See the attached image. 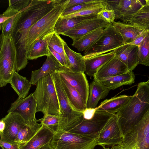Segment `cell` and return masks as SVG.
Instances as JSON below:
<instances>
[{
	"instance_id": "obj_1",
	"label": "cell",
	"mask_w": 149,
	"mask_h": 149,
	"mask_svg": "<svg viewBox=\"0 0 149 149\" xmlns=\"http://www.w3.org/2000/svg\"><path fill=\"white\" fill-rule=\"evenodd\" d=\"M60 0H32L22 13L12 36L16 50L15 70L18 72L27 65L25 48L31 26L49 13Z\"/></svg>"
},
{
	"instance_id": "obj_2",
	"label": "cell",
	"mask_w": 149,
	"mask_h": 149,
	"mask_svg": "<svg viewBox=\"0 0 149 149\" xmlns=\"http://www.w3.org/2000/svg\"><path fill=\"white\" fill-rule=\"evenodd\" d=\"M149 109V85L147 82H141L128 103L116 113L123 138Z\"/></svg>"
},
{
	"instance_id": "obj_3",
	"label": "cell",
	"mask_w": 149,
	"mask_h": 149,
	"mask_svg": "<svg viewBox=\"0 0 149 149\" xmlns=\"http://www.w3.org/2000/svg\"><path fill=\"white\" fill-rule=\"evenodd\" d=\"M33 93L37 104V112L44 115L50 114L61 116L60 107L52 74L37 82Z\"/></svg>"
},
{
	"instance_id": "obj_4",
	"label": "cell",
	"mask_w": 149,
	"mask_h": 149,
	"mask_svg": "<svg viewBox=\"0 0 149 149\" xmlns=\"http://www.w3.org/2000/svg\"><path fill=\"white\" fill-rule=\"evenodd\" d=\"M69 1L60 0L49 13L30 28L25 48L27 56L28 50L36 42L47 35L53 32L57 21L66 8Z\"/></svg>"
},
{
	"instance_id": "obj_5",
	"label": "cell",
	"mask_w": 149,
	"mask_h": 149,
	"mask_svg": "<svg viewBox=\"0 0 149 149\" xmlns=\"http://www.w3.org/2000/svg\"><path fill=\"white\" fill-rule=\"evenodd\" d=\"M0 87L10 83L15 70L16 50L11 35H0Z\"/></svg>"
},
{
	"instance_id": "obj_6",
	"label": "cell",
	"mask_w": 149,
	"mask_h": 149,
	"mask_svg": "<svg viewBox=\"0 0 149 149\" xmlns=\"http://www.w3.org/2000/svg\"><path fill=\"white\" fill-rule=\"evenodd\" d=\"M63 123L61 131H68L79 123L84 119L83 112L75 110L70 104L61 85L59 74L52 73Z\"/></svg>"
},
{
	"instance_id": "obj_7",
	"label": "cell",
	"mask_w": 149,
	"mask_h": 149,
	"mask_svg": "<svg viewBox=\"0 0 149 149\" xmlns=\"http://www.w3.org/2000/svg\"><path fill=\"white\" fill-rule=\"evenodd\" d=\"M124 44L121 36L111 24L104 29L100 38L84 51V57L86 59L106 53Z\"/></svg>"
},
{
	"instance_id": "obj_8",
	"label": "cell",
	"mask_w": 149,
	"mask_h": 149,
	"mask_svg": "<svg viewBox=\"0 0 149 149\" xmlns=\"http://www.w3.org/2000/svg\"><path fill=\"white\" fill-rule=\"evenodd\" d=\"M50 143L54 149H94L97 145V139L65 131L54 134Z\"/></svg>"
},
{
	"instance_id": "obj_9",
	"label": "cell",
	"mask_w": 149,
	"mask_h": 149,
	"mask_svg": "<svg viewBox=\"0 0 149 149\" xmlns=\"http://www.w3.org/2000/svg\"><path fill=\"white\" fill-rule=\"evenodd\" d=\"M37 104L33 93L23 99L18 98L10 105L8 113L19 115L24 119L25 123L38 131L42 125L37 123L36 118Z\"/></svg>"
},
{
	"instance_id": "obj_10",
	"label": "cell",
	"mask_w": 149,
	"mask_h": 149,
	"mask_svg": "<svg viewBox=\"0 0 149 149\" xmlns=\"http://www.w3.org/2000/svg\"><path fill=\"white\" fill-rule=\"evenodd\" d=\"M114 114L96 111L89 119H84L69 132L97 139L108 120Z\"/></svg>"
},
{
	"instance_id": "obj_11",
	"label": "cell",
	"mask_w": 149,
	"mask_h": 149,
	"mask_svg": "<svg viewBox=\"0 0 149 149\" xmlns=\"http://www.w3.org/2000/svg\"><path fill=\"white\" fill-rule=\"evenodd\" d=\"M123 140L116 113L109 119L101 131L97 139V145L112 146L122 144Z\"/></svg>"
},
{
	"instance_id": "obj_12",
	"label": "cell",
	"mask_w": 149,
	"mask_h": 149,
	"mask_svg": "<svg viewBox=\"0 0 149 149\" xmlns=\"http://www.w3.org/2000/svg\"><path fill=\"white\" fill-rule=\"evenodd\" d=\"M55 72L77 91L86 105L89 95V86L84 73L74 72L64 66Z\"/></svg>"
},
{
	"instance_id": "obj_13",
	"label": "cell",
	"mask_w": 149,
	"mask_h": 149,
	"mask_svg": "<svg viewBox=\"0 0 149 149\" xmlns=\"http://www.w3.org/2000/svg\"><path fill=\"white\" fill-rule=\"evenodd\" d=\"M149 132V109L141 120L124 137L122 143L134 148L138 146Z\"/></svg>"
},
{
	"instance_id": "obj_14",
	"label": "cell",
	"mask_w": 149,
	"mask_h": 149,
	"mask_svg": "<svg viewBox=\"0 0 149 149\" xmlns=\"http://www.w3.org/2000/svg\"><path fill=\"white\" fill-rule=\"evenodd\" d=\"M5 123L4 129L0 134V140L13 144L15 141L20 129L26 125L23 118L20 115L13 113H8L3 118Z\"/></svg>"
},
{
	"instance_id": "obj_15",
	"label": "cell",
	"mask_w": 149,
	"mask_h": 149,
	"mask_svg": "<svg viewBox=\"0 0 149 149\" xmlns=\"http://www.w3.org/2000/svg\"><path fill=\"white\" fill-rule=\"evenodd\" d=\"M110 24L98 17L92 19L79 24L76 27L62 34L74 41L97 29H104Z\"/></svg>"
},
{
	"instance_id": "obj_16",
	"label": "cell",
	"mask_w": 149,
	"mask_h": 149,
	"mask_svg": "<svg viewBox=\"0 0 149 149\" xmlns=\"http://www.w3.org/2000/svg\"><path fill=\"white\" fill-rule=\"evenodd\" d=\"M115 56L133 71L139 64V47L130 44H124L114 50Z\"/></svg>"
},
{
	"instance_id": "obj_17",
	"label": "cell",
	"mask_w": 149,
	"mask_h": 149,
	"mask_svg": "<svg viewBox=\"0 0 149 149\" xmlns=\"http://www.w3.org/2000/svg\"><path fill=\"white\" fill-rule=\"evenodd\" d=\"M129 71L127 66L115 56L102 66L93 77L95 80L119 75Z\"/></svg>"
},
{
	"instance_id": "obj_18",
	"label": "cell",
	"mask_w": 149,
	"mask_h": 149,
	"mask_svg": "<svg viewBox=\"0 0 149 149\" xmlns=\"http://www.w3.org/2000/svg\"><path fill=\"white\" fill-rule=\"evenodd\" d=\"M97 17V14L67 18H63L60 16L55 24L53 32L58 35H62L64 33L74 29L81 23Z\"/></svg>"
},
{
	"instance_id": "obj_19",
	"label": "cell",
	"mask_w": 149,
	"mask_h": 149,
	"mask_svg": "<svg viewBox=\"0 0 149 149\" xmlns=\"http://www.w3.org/2000/svg\"><path fill=\"white\" fill-rule=\"evenodd\" d=\"M63 66L51 53L40 68L32 71L30 81L32 84L36 85L40 79L53 73Z\"/></svg>"
},
{
	"instance_id": "obj_20",
	"label": "cell",
	"mask_w": 149,
	"mask_h": 149,
	"mask_svg": "<svg viewBox=\"0 0 149 149\" xmlns=\"http://www.w3.org/2000/svg\"><path fill=\"white\" fill-rule=\"evenodd\" d=\"M41 127L26 143L19 147L20 149H38L51 142L54 133L45 126Z\"/></svg>"
},
{
	"instance_id": "obj_21",
	"label": "cell",
	"mask_w": 149,
	"mask_h": 149,
	"mask_svg": "<svg viewBox=\"0 0 149 149\" xmlns=\"http://www.w3.org/2000/svg\"><path fill=\"white\" fill-rule=\"evenodd\" d=\"M115 56L114 51L85 59L86 74L94 77L99 70Z\"/></svg>"
},
{
	"instance_id": "obj_22",
	"label": "cell",
	"mask_w": 149,
	"mask_h": 149,
	"mask_svg": "<svg viewBox=\"0 0 149 149\" xmlns=\"http://www.w3.org/2000/svg\"><path fill=\"white\" fill-rule=\"evenodd\" d=\"M144 1L145 0H118L114 10L115 19H121L135 13L145 5L146 2Z\"/></svg>"
},
{
	"instance_id": "obj_23",
	"label": "cell",
	"mask_w": 149,
	"mask_h": 149,
	"mask_svg": "<svg viewBox=\"0 0 149 149\" xmlns=\"http://www.w3.org/2000/svg\"><path fill=\"white\" fill-rule=\"evenodd\" d=\"M112 24L121 36L124 44L132 43L144 30L130 23L114 21Z\"/></svg>"
},
{
	"instance_id": "obj_24",
	"label": "cell",
	"mask_w": 149,
	"mask_h": 149,
	"mask_svg": "<svg viewBox=\"0 0 149 149\" xmlns=\"http://www.w3.org/2000/svg\"><path fill=\"white\" fill-rule=\"evenodd\" d=\"M135 77L133 71L101 79L97 81L109 90H115L124 85H131L134 82Z\"/></svg>"
},
{
	"instance_id": "obj_25",
	"label": "cell",
	"mask_w": 149,
	"mask_h": 149,
	"mask_svg": "<svg viewBox=\"0 0 149 149\" xmlns=\"http://www.w3.org/2000/svg\"><path fill=\"white\" fill-rule=\"evenodd\" d=\"M110 90L94 79L90 83L89 95L86 104V108L94 109L99 101L105 98Z\"/></svg>"
},
{
	"instance_id": "obj_26",
	"label": "cell",
	"mask_w": 149,
	"mask_h": 149,
	"mask_svg": "<svg viewBox=\"0 0 149 149\" xmlns=\"http://www.w3.org/2000/svg\"><path fill=\"white\" fill-rule=\"evenodd\" d=\"M123 22L134 25L143 30H149V4L146 3L139 10L121 19Z\"/></svg>"
},
{
	"instance_id": "obj_27",
	"label": "cell",
	"mask_w": 149,
	"mask_h": 149,
	"mask_svg": "<svg viewBox=\"0 0 149 149\" xmlns=\"http://www.w3.org/2000/svg\"><path fill=\"white\" fill-rule=\"evenodd\" d=\"M131 97L132 96L122 95L105 100L95 108L96 110L116 114L127 104Z\"/></svg>"
},
{
	"instance_id": "obj_28",
	"label": "cell",
	"mask_w": 149,
	"mask_h": 149,
	"mask_svg": "<svg viewBox=\"0 0 149 149\" xmlns=\"http://www.w3.org/2000/svg\"><path fill=\"white\" fill-rule=\"evenodd\" d=\"M59 77L61 85L71 105L76 111L83 112L86 109V105L80 94L64 79L59 75Z\"/></svg>"
},
{
	"instance_id": "obj_29",
	"label": "cell",
	"mask_w": 149,
	"mask_h": 149,
	"mask_svg": "<svg viewBox=\"0 0 149 149\" xmlns=\"http://www.w3.org/2000/svg\"><path fill=\"white\" fill-rule=\"evenodd\" d=\"M54 32L49 33L36 42L28 50V60L36 59L43 56H48L51 54L48 46L50 40Z\"/></svg>"
},
{
	"instance_id": "obj_30",
	"label": "cell",
	"mask_w": 149,
	"mask_h": 149,
	"mask_svg": "<svg viewBox=\"0 0 149 149\" xmlns=\"http://www.w3.org/2000/svg\"><path fill=\"white\" fill-rule=\"evenodd\" d=\"M11 87L17 93L18 98L23 99L29 94L31 83L25 77L22 76L13 70L12 77L10 83Z\"/></svg>"
},
{
	"instance_id": "obj_31",
	"label": "cell",
	"mask_w": 149,
	"mask_h": 149,
	"mask_svg": "<svg viewBox=\"0 0 149 149\" xmlns=\"http://www.w3.org/2000/svg\"><path fill=\"white\" fill-rule=\"evenodd\" d=\"M64 47L70 64L69 68L74 72L84 73L85 60L84 56L80 53L75 52L72 50L65 42L64 44Z\"/></svg>"
},
{
	"instance_id": "obj_32",
	"label": "cell",
	"mask_w": 149,
	"mask_h": 149,
	"mask_svg": "<svg viewBox=\"0 0 149 149\" xmlns=\"http://www.w3.org/2000/svg\"><path fill=\"white\" fill-rule=\"evenodd\" d=\"M104 28H100L94 30L73 41L72 45L79 52L85 51L94 43L103 34Z\"/></svg>"
},
{
	"instance_id": "obj_33",
	"label": "cell",
	"mask_w": 149,
	"mask_h": 149,
	"mask_svg": "<svg viewBox=\"0 0 149 149\" xmlns=\"http://www.w3.org/2000/svg\"><path fill=\"white\" fill-rule=\"evenodd\" d=\"M40 124L45 126L54 134L61 131L63 125V118L59 116L47 114L42 118L37 120Z\"/></svg>"
},
{
	"instance_id": "obj_34",
	"label": "cell",
	"mask_w": 149,
	"mask_h": 149,
	"mask_svg": "<svg viewBox=\"0 0 149 149\" xmlns=\"http://www.w3.org/2000/svg\"><path fill=\"white\" fill-rule=\"evenodd\" d=\"M65 42L58 35L54 33L49 41V46L61 55L65 62L66 67L69 68L70 64L64 47Z\"/></svg>"
},
{
	"instance_id": "obj_35",
	"label": "cell",
	"mask_w": 149,
	"mask_h": 149,
	"mask_svg": "<svg viewBox=\"0 0 149 149\" xmlns=\"http://www.w3.org/2000/svg\"><path fill=\"white\" fill-rule=\"evenodd\" d=\"M106 5L105 0H102L101 2L98 3L85 8L76 12L63 17H60L63 18H67L77 16H85L97 14L106 8Z\"/></svg>"
},
{
	"instance_id": "obj_36",
	"label": "cell",
	"mask_w": 149,
	"mask_h": 149,
	"mask_svg": "<svg viewBox=\"0 0 149 149\" xmlns=\"http://www.w3.org/2000/svg\"><path fill=\"white\" fill-rule=\"evenodd\" d=\"M27 7L12 16L3 23L0 24V30L1 31V35L3 36H12L22 12Z\"/></svg>"
},
{
	"instance_id": "obj_37",
	"label": "cell",
	"mask_w": 149,
	"mask_h": 149,
	"mask_svg": "<svg viewBox=\"0 0 149 149\" xmlns=\"http://www.w3.org/2000/svg\"><path fill=\"white\" fill-rule=\"evenodd\" d=\"M37 131L26 125L20 130L17 134L15 143L20 147L28 142Z\"/></svg>"
},
{
	"instance_id": "obj_38",
	"label": "cell",
	"mask_w": 149,
	"mask_h": 149,
	"mask_svg": "<svg viewBox=\"0 0 149 149\" xmlns=\"http://www.w3.org/2000/svg\"><path fill=\"white\" fill-rule=\"evenodd\" d=\"M138 47L139 64L149 66V34Z\"/></svg>"
},
{
	"instance_id": "obj_39",
	"label": "cell",
	"mask_w": 149,
	"mask_h": 149,
	"mask_svg": "<svg viewBox=\"0 0 149 149\" xmlns=\"http://www.w3.org/2000/svg\"><path fill=\"white\" fill-rule=\"evenodd\" d=\"M102 1V0H93L91 2L86 3L66 8L61 14L60 17H63L69 14L76 12L85 8L98 3L101 2Z\"/></svg>"
},
{
	"instance_id": "obj_40",
	"label": "cell",
	"mask_w": 149,
	"mask_h": 149,
	"mask_svg": "<svg viewBox=\"0 0 149 149\" xmlns=\"http://www.w3.org/2000/svg\"><path fill=\"white\" fill-rule=\"evenodd\" d=\"M32 0H9V6L20 11L27 7Z\"/></svg>"
},
{
	"instance_id": "obj_41",
	"label": "cell",
	"mask_w": 149,
	"mask_h": 149,
	"mask_svg": "<svg viewBox=\"0 0 149 149\" xmlns=\"http://www.w3.org/2000/svg\"><path fill=\"white\" fill-rule=\"evenodd\" d=\"M97 17L112 24L115 19V13L113 10L106 8L97 14Z\"/></svg>"
},
{
	"instance_id": "obj_42",
	"label": "cell",
	"mask_w": 149,
	"mask_h": 149,
	"mask_svg": "<svg viewBox=\"0 0 149 149\" xmlns=\"http://www.w3.org/2000/svg\"><path fill=\"white\" fill-rule=\"evenodd\" d=\"M149 34V30H144L131 44L139 47L145 38Z\"/></svg>"
},
{
	"instance_id": "obj_43",
	"label": "cell",
	"mask_w": 149,
	"mask_h": 149,
	"mask_svg": "<svg viewBox=\"0 0 149 149\" xmlns=\"http://www.w3.org/2000/svg\"><path fill=\"white\" fill-rule=\"evenodd\" d=\"M137 149H149V132L137 146Z\"/></svg>"
},
{
	"instance_id": "obj_44",
	"label": "cell",
	"mask_w": 149,
	"mask_h": 149,
	"mask_svg": "<svg viewBox=\"0 0 149 149\" xmlns=\"http://www.w3.org/2000/svg\"><path fill=\"white\" fill-rule=\"evenodd\" d=\"M93 0H70L66 8L72 7L77 5L86 3Z\"/></svg>"
},
{
	"instance_id": "obj_45",
	"label": "cell",
	"mask_w": 149,
	"mask_h": 149,
	"mask_svg": "<svg viewBox=\"0 0 149 149\" xmlns=\"http://www.w3.org/2000/svg\"><path fill=\"white\" fill-rule=\"evenodd\" d=\"M95 111V108L94 109L86 108L83 112L84 118L86 119H91L93 116Z\"/></svg>"
},
{
	"instance_id": "obj_46",
	"label": "cell",
	"mask_w": 149,
	"mask_h": 149,
	"mask_svg": "<svg viewBox=\"0 0 149 149\" xmlns=\"http://www.w3.org/2000/svg\"><path fill=\"white\" fill-rule=\"evenodd\" d=\"M48 48L51 53L53 55L57 61L63 66L65 67V62L61 55L54 51L50 47L48 46Z\"/></svg>"
},
{
	"instance_id": "obj_47",
	"label": "cell",
	"mask_w": 149,
	"mask_h": 149,
	"mask_svg": "<svg viewBox=\"0 0 149 149\" xmlns=\"http://www.w3.org/2000/svg\"><path fill=\"white\" fill-rule=\"evenodd\" d=\"M0 146L7 149H20L17 144H13L0 140Z\"/></svg>"
},
{
	"instance_id": "obj_48",
	"label": "cell",
	"mask_w": 149,
	"mask_h": 149,
	"mask_svg": "<svg viewBox=\"0 0 149 149\" xmlns=\"http://www.w3.org/2000/svg\"><path fill=\"white\" fill-rule=\"evenodd\" d=\"M102 147L103 149H134L136 147L134 148L129 147L122 143L121 144L112 146L111 148L106 147L105 146H103Z\"/></svg>"
},
{
	"instance_id": "obj_49",
	"label": "cell",
	"mask_w": 149,
	"mask_h": 149,
	"mask_svg": "<svg viewBox=\"0 0 149 149\" xmlns=\"http://www.w3.org/2000/svg\"><path fill=\"white\" fill-rule=\"evenodd\" d=\"M5 123L3 118H2L0 121V134L3 132L5 127Z\"/></svg>"
},
{
	"instance_id": "obj_50",
	"label": "cell",
	"mask_w": 149,
	"mask_h": 149,
	"mask_svg": "<svg viewBox=\"0 0 149 149\" xmlns=\"http://www.w3.org/2000/svg\"><path fill=\"white\" fill-rule=\"evenodd\" d=\"M38 149H54L50 143H48Z\"/></svg>"
},
{
	"instance_id": "obj_51",
	"label": "cell",
	"mask_w": 149,
	"mask_h": 149,
	"mask_svg": "<svg viewBox=\"0 0 149 149\" xmlns=\"http://www.w3.org/2000/svg\"><path fill=\"white\" fill-rule=\"evenodd\" d=\"M147 83L149 85V77L148 79V81H147Z\"/></svg>"
},
{
	"instance_id": "obj_52",
	"label": "cell",
	"mask_w": 149,
	"mask_h": 149,
	"mask_svg": "<svg viewBox=\"0 0 149 149\" xmlns=\"http://www.w3.org/2000/svg\"><path fill=\"white\" fill-rule=\"evenodd\" d=\"M2 149H7L3 147H1Z\"/></svg>"
},
{
	"instance_id": "obj_53",
	"label": "cell",
	"mask_w": 149,
	"mask_h": 149,
	"mask_svg": "<svg viewBox=\"0 0 149 149\" xmlns=\"http://www.w3.org/2000/svg\"><path fill=\"white\" fill-rule=\"evenodd\" d=\"M134 149H137L136 148V147L135 148H134Z\"/></svg>"
}]
</instances>
